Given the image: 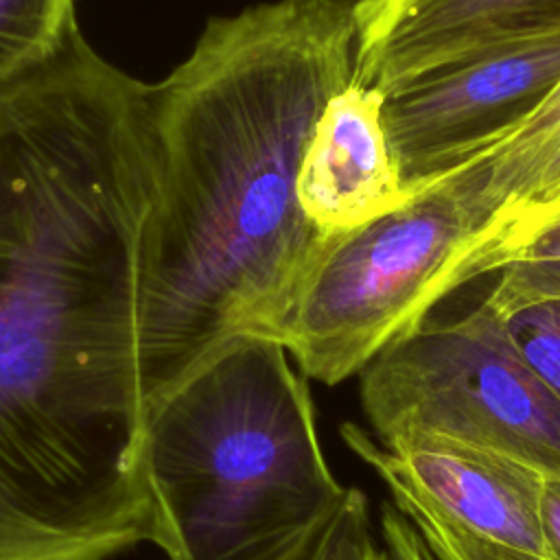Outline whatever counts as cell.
<instances>
[{"label":"cell","mask_w":560,"mask_h":560,"mask_svg":"<svg viewBox=\"0 0 560 560\" xmlns=\"http://www.w3.org/2000/svg\"><path fill=\"white\" fill-rule=\"evenodd\" d=\"M158 190L149 85L79 24L0 83V560L168 553L140 372Z\"/></svg>","instance_id":"obj_1"},{"label":"cell","mask_w":560,"mask_h":560,"mask_svg":"<svg viewBox=\"0 0 560 560\" xmlns=\"http://www.w3.org/2000/svg\"><path fill=\"white\" fill-rule=\"evenodd\" d=\"M354 0H271L206 24L149 85L160 190L140 372L149 416L243 337L284 343L330 241L298 177L326 103L352 81Z\"/></svg>","instance_id":"obj_2"},{"label":"cell","mask_w":560,"mask_h":560,"mask_svg":"<svg viewBox=\"0 0 560 560\" xmlns=\"http://www.w3.org/2000/svg\"><path fill=\"white\" fill-rule=\"evenodd\" d=\"M306 381L282 341L243 337L151 411L168 560H271L339 505Z\"/></svg>","instance_id":"obj_3"},{"label":"cell","mask_w":560,"mask_h":560,"mask_svg":"<svg viewBox=\"0 0 560 560\" xmlns=\"http://www.w3.org/2000/svg\"><path fill=\"white\" fill-rule=\"evenodd\" d=\"M357 376L378 444L448 435L560 479V396L523 359L486 298L459 317L427 315Z\"/></svg>","instance_id":"obj_4"},{"label":"cell","mask_w":560,"mask_h":560,"mask_svg":"<svg viewBox=\"0 0 560 560\" xmlns=\"http://www.w3.org/2000/svg\"><path fill=\"white\" fill-rule=\"evenodd\" d=\"M405 192L394 210L335 236L311 276L284 335L306 378L337 385L359 374L451 295L479 221L440 184Z\"/></svg>","instance_id":"obj_5"},{"label":"cell","mask_w":560,"mask_h":560,"mask_svg":"<svg viewBox=\"0 0 560 560\" xmlns=\"http://www.w3.org/2000/svg\"><path fill=\"white\" fill-rule=\"evenodd\" d=\"M558 81L560 28L477 50L383 94V131L402 188L521 122Z\"/></svg>","instance_id":"obj_6"},{"label":"cell","mask_w":560,"mask_h":560,"mask_svg":"<svg viewBox=\"0 0 560 560\" xmlns=\"http://www.w3.org/2000/svg\"><path fill=\"white\" fill-rule=\"evenodd\" d=\"M341 438L383 479L394 503L418 505L486 542L551 560L540 523L547 477L536 468L435 433L378 444L370 431L346 422Z\"/></svg>","instance_id":"obj_7"},{"label":"cell","mask_w":560,"mask_h":560,"mask_svg":"<svg viewBox=\"0 0 560 560\" xmlns=\"http://www.w3.org/2000/svg\"><path fill=\"white\" fill-rule=\"evenodd\" d=\"M352 81L387 94L477 50L560 28V0H354Z\"/></svg>","instance_id":"obj_8"},{"label":"cell","mask_w":560,"mask_h":560,"mask_svg":"<svg viewBox=\"0 0 560 560\" xmlns=\"http://www.w3.org/2000/svg\"><path fill=\"white\" fill-rule=\"evenodd\" d=\"M383 92L350 81L324 107L306 147L298 197L328 238L346 234L407 199L387 149Z\"/></svg>","instance_id":"obj_9"},{"label":"cell","mask_w":560,"mask_h":560,"mask_svg":"<svg viewBox=\"0 0 560 560\" xmlns=\"http://www.w3.org/2000/svg\"><path fill=\"white\" fill-rule=\"evenodd\" d=\"M418 184L453 190L479 221V234L497 219L558 188L560 81L521 122Z\"/></svg>","instance_id":"obj_10"},{"label":"cell","mask_w":560,"mask_h":560,"mask_svg":"<svg viewBox=\"0 0 560 560\" xmlns=\"http://www.w3.org/2000/svg\"><path fill=\"white\" fill-rule=\"evenodd\" d=\"M553 234H560V186L490 223L457 262L448 282L451 293L494 273L512 256Z\"/></svg>","instance_id":"obj_11"},{"label":"cell","mask_w":560,"mask_h":560,"mask_svg":"<svg viewBox=\"0 0 560 560\" xmlns=\"http://www.w3.org/2000/svg\"><path fill=\"white\" fill-rule=\"evenodd\" d=\"M77 0H0V83L44 61L77 26Z\"/></svg>","instance_id":"obj_12"},{"label":"cell","mask_w":560,"mask_h":560,"mask_svg":"<svg viewBox=\"0 0 560 560\" xmlns=\"http://www.w3.org/2000/svg\"><path fill=\"white\" fill-rule=\"evenodd\" d=\"M494 276L486 300L503 317L536 302L560 300V234L532 243Z\"/></svg>","instance_id":"obj_13"},{"label":"cell","mask_w":560,"mask_h":560,"mask_svg":"<svg viewBox=\"0 0 560 560\" xmlns=\"http://www.w3.org/2000/svg\"><path fill=\"white\" fill-rule=\"evenodd\" d=\"M372 542L368 499L348 488L330 514L271 560H361Z\"/></svg>","instance_id":"obj_14"},{"label":"cell","mask_w":560,"mask_h":560,"mask_svg":"<svg viewBox=\"0 0 560 560\" xmlns=\"http://www.w3.org/2000/svg\"><path fill=\"white\" fill-rule=\"evenodd\" d=\"M503 319L516 350L560 396V300L516 308Z\"/></svg>","instance_id":"obj_15"},{"label":"cell","mask_w":560,"mask_h":560,"mask_svg":"<svg viewBox=\"0 0 560 560\" xmlns=\"http://www.w3.org/2000/svg\"><path fill=\"white\" fill-rule=\"evenodd\" d=\"M398 508L413 521V525L418 527V532L424 536V540L440 560H542L529 553L486 542L418 505Z\"/></svg>","instance_id":"obj_16"},{"label":"cell","mask_w":560,"mask_h":560,"mask_svg":"<svg viewBox=\"0 0 560 560\" xmlns=\"http://www.w3.org/2000/svg\"><path fill=\"white\" fill-rule=\"evenodd\" d=\"M378 560H440L413 521L394 503L381 508V545H376Z\"/></svg>","instance_id":"obj_17"},{"label":"cell","mask_w":560,"mask_h":560,"mask_svg":"<svg viewBox=\"0 0 560 560\" xmlns=\"http://www.w3.org/2000/svg\"><path fill=\"white\" fill-rule=\"evenodd\" d=\"M540 523L551 560H560V479H545L540 499Z\"/></svg>","instance_id":"obj_18"},{"label":"cell","mask_w":560,"mask_h":560,"mask_svg":"<svg viewBox=\"0 0 560 560\" xmlns=\"http://www.w3.org/2000/svg\"><path fill=\"white\" fill-rule=\"evenodd\" d=\"M361 560H378V556H376V542H372V545L368 547V551H365V556H363Z\"/></svg>","instance_id":"obj_19"}]
</instances>
